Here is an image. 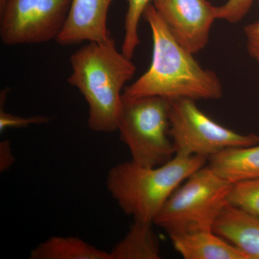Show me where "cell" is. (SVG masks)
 <instances>
[{
    "mask_svg": "<svg viewBox=\"0 0 259 259\" xmlns=\"http://www.w3.org/2000/svg\"><path fill=\"white\" fill-rule=\"evenodd\" d=\"M143 16L152 33V61L147 71L127 87L124 95L169 100H220L223 87L218 75L202 67L194 54L177 42L153 4L148 5Z\"/></svg>",
    "mask_w": 259,
    "mask_h": 259,
    "instance_id": "1",
    "label": "cell"
},
{
    "mask_svg": "<svg viewBox=\"0 0 259 259\" xmlns=\"http://www.w3.org/2000/svg\"><path fill=\"white\" fill-rule=\"evenodd\" d=\"M72 73L68 82L79 90L89 107L88 124L97 133L117 131L124 85L136 67L118 52L111 36L102 42H89L70 57Z\"/></svg>",
    "mask_w": 259,
    "mask_h": 259,
    "instance_id": "2",
    "label": "cell"
},
{
    "mask_svg": "<svg viewBox=\"0 0 259 259\" xmlns=\"http://www.w3.org/2000/svg\"><path fill=\"white\" fill-rule=\"evenodd\" d=\"M207 158L175 154L156 167L126 161L112 166L107 174L109 193L134 221L153 223L170 196L187 179L204 166Z\"/></svg>",
    "mask_w": 259,
    "mask_h": 259,
    "instance_id": "3",
    "label": "cell"
},
{
    "mask_svg": "<svg viewBox=\"0 0 259 259\" xmlns=\"http://www.w3.org/2000/svg\"><path fill=\"white\" fill-rule=\"evenodd\" d=\"M233 184L208 166L192 174L166 201L153 224L169 237L192 232L213 231Z\"/></svg>",
    "mask_w": 259,
    "mask_h": 259,
    "instance_id": "4",
    "label": "cell"
},
{
    "mask_svg": "<svg viewBox=\"0 0 259 259\" xmlns=\"http://www.w3.org/2000/svg\"><path fill=\"white\" fill-rule=\"evenodd\" d=\"M171 100L156 96L132 97L122 94L117 131L132 160L137 164L156 167L176 154L170 137Z\"/></svg>",
    "mask_w": 259,
    "mask_h": 259,
    "instance_id": "5",
    "label": "cell"
},
{
    "mask_svg": "<svg viewBox=\"0 0 259 259\" xmlns=\"http://www.w3.org/2000/svg\"><path fill=\"white\" fill-rule=\"evenodd\" d=\"M190 99L171 100L169 134L176 154L208 158L227 148L259 144V136L242 134L213 120Z\"/></svg>",
    "mask_w": 259,
    "mask_h": 259,
    "instance_id": "6",
    "label": "cell"
},
{
    "mask_svg": "<svg viewBox=\"0 0 259 259\" xmlns=\"http://www.w3.org/2000/svg\"><path fill=\"white\" fill-rule=\"evenodd\" d=\"M71 0H5L0 8V37L6 46L56 40Z\"/></svg>",
    "mask_w": 259,
    "mask_h": 259,
    "instance_id": "7",
    "label": "cell"
},
{
    "mask_svg": "<svg viewBox=\"0 0 259 259\" xmlns=\"http://www.w3.org/2000/svg\"><path fill=\"white\" fill-rule=\"evenodd\" d=\"M153 6L177 42L192 54L209 42L217 7L207 0H153Z\"/></svg>",
    "mask_w": 259,
    "mask_h": 259,
    "instance_id": "8",
    "label": "cell"
},
{
    "mask_svg": "<svg viewBox=\"0 0 259 259\" xmlns=\"http://www.w3.org/2000/svg\"><path fill=\"white\" fill-rule=\"evenodd\" d=\"M114 0H71L69 15L56 41L62 46L102 42L110 37L107 13Z\"/></svg>",
    "mask_w": 259,
    "mask_h": 259,
    "instance_id": "9",
    "label": "cell"
},
{
    "mask_svg": "<svg viewBox=\"0 0 259 259\" xmlns=\"http://www.w3.org/2000/svg\"><path fill=\"white\" fill-rule=\"evenodd\" d=\"M213 231L250 259H259V218L228 203L214 223Z\"/></svg>",
    "mask_w": 259,
    "mask_h": 259,
    "instance_id": "10",
    "label": "cell"
},
{
    "mask_svg": "<svg viewBox=\"0 0 259 259\" xmlns=\"http://www.w3.org/2000/svg\"><path fill=\"white\" fill-rule=\"evenodd\" d=\"M175 250L185 259H250L213 231L170 237Z\"/></svg>",
    "mask_w": 259,
    "mask_h": 259,
    "instance_id": "11",
    "label": "cell"
},
{
    "mask_svg": "<svg viewBox=\"0 0 259 259\" xmlns=\"http://www.w3.org/2000/svg\"><path fill=\"white\" fill-rule=\"evenodd\" d=\"M208 160L207 166L232 184L259 179V144L227 148Z\"/></svg>",
    "mask_w": 259,
    "mask_h": 259,
    "instance_id": "12",
    "label": "cell"
},
{
    "mask_svg": "<svg viewBox=\"0 0 259 259\" xmlns=\"http://www.w3.org/2000/svg\"><path fill=\"white\" fill-rule=\"evenodd\" d=\"M153 223L134 221L123 239L114 247L111 259H159L161 248Z\"/></svg>",
    "mask_w": 259,
    "mask_h": 259,
    "instance_id": "13",
    "label": "cell"
},
{
    "mask_svg": "<svg viewBox=\"0 0 259 259\" xmlns=\"http://www.w3.org/2000/svg\"><path fill=\"white\" fill-rule=\"evenodd\" d=\"M30 259H111L110 252L99 249L75 237L54 236L30 251Z\"/></svg>",
    "mask_w": 259,
    "mask_h": 259,
    "instance_id": "14",
    "label": "cell"
},
{
    "mask_svg": "<svg viewBox=\"0 0 259 259\" xmlns=\"http://www.w3.org/2000/svg\"><path fill=\"white\" fill-rule=\"evenodd\" d=\"M127 11L125 19V34L121 52L128 59H132L135 51L140 44L139 25L141 17L148 5L153 0H126Z\"/></svg>",
    "mask_w": 259,
    "mask_h": 259,
    "instance_id": "15",
    "label": "cell"
},
{
    "mask_svg": "<svg viewBox=\"0 0 259 259\" xmlns=\"http://www.w3.org/2000/svg\"><path fill=\"white\" fill-rule=\"evenodd\" d=\"M228 203L259 218V179L233 184Z\"/></svg>",
    "mask_w": 259,
    "mask_h": 259,
    "instance_id": "16",
    "label": "cell"
},
{
    "mask_svg": "<svg viewBox=\"0 0 259 259\" xmlns=\"http://www.w3.org/2000/svg\"><path fill=\"white\" fill-rule=\"evenodd\" d=\"M8 89H5L1 93V109H0V132L3 133L5 130L13 127H25L32 125H42L50 122V117L47 116L37 115L32 117H20V116L12 115L5 112L4 110L5 102L8 96Z\"/></svg>",
    "mask_w": 259,
    "mask_h": 259,
    "instance_id": "17",
    "label": "cell"
},
{
    "mask_svg": "<svg viewBox=\"0 0 259 259\" xmlns=\"http://www.w3.org/2000/svg\"><path fill=\"white\" fill-rule=\"evenodd\" d=\"M253 2V0H228L224 5L217 7L218 20L238 23L248 13Z\"/></svg>",
    "mask_w": 259,
    "mask_h": 259,
    "instance_id": "18",
    "label": "cell"
},
{
    "mask_svg": "<svg viewBox=\"0 0 259 259\" xmlns=\"http://www.w3.org/2000/svg\"><path fill=\"white\" fill-rule=\"evenodd\" d=\"M244 34L248 54L259 64V20L246 25Z\"/></svg>",
    "mask_w": 259,
    "mask_h": 259,
    "instance_id": "19",
    "label": "cell"
},
{
    "mask_svg": "<svg viewBox=\"0 0 259 259\" xmlns=\"http://www.w3.org/2000/svg\"><path fill=\"white\" fill-rule=\"evenodd\" d=\"M15 156L12 151L10 143L8 141L0 143V171H8L14 163Z\"/></svg>",
    "mask_w": 259,
    "mask_h": 259,
    "instance_id": "20",
    "label": "cell"
},
{
    "mask_svg": "<svg viewBox=\"0 0 259 259\" xmlns=\"http://www.w3.org/2000/svg\"><path fill=\"white\" fill-rule=\"evenodd\" d=\"M5 0H0V8L3 7V5H4Z\"/></svg>",
    "mask_w": 259,
    "mask_h": 259,
    "instance_id": "21",
    "label": "cell"
},
{
    "mask_svg": "<svg viewBox=\"0 0 259 259\" xmlns=\"http://www.w3.org/2000/svg\"><path fill=\"white\" fill-rule=\"evenodd\" d=\"M258 2H259V0H258Z\"/></svg>",
    "mask_w": 259,
    "mask_h": 259,
    "instance_id": "22",
    "label": "cell"
}]
</instances>
